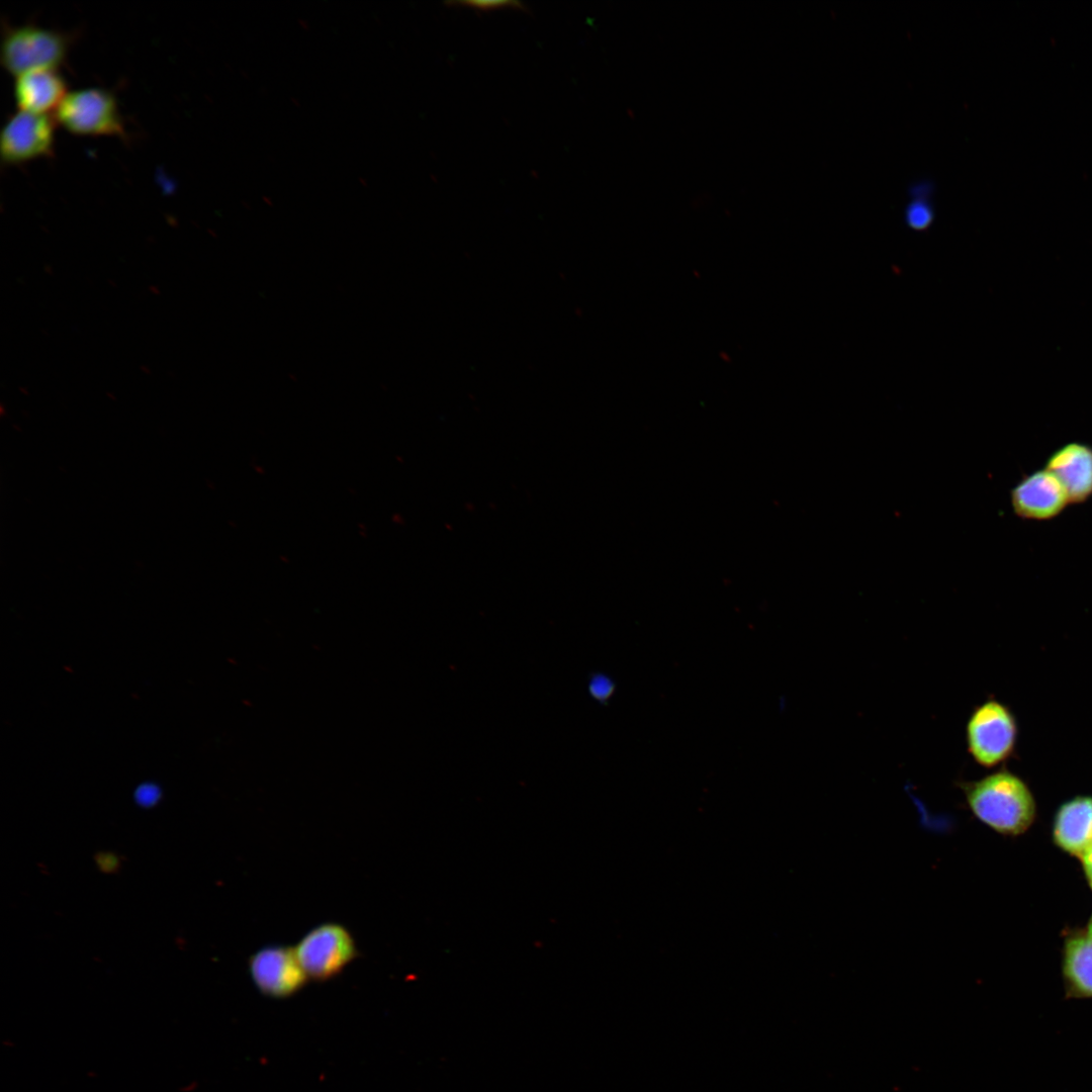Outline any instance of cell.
<instances>
[{"instance_id":"8992f818","label":"cell","mask_w":1092,"mask_h":1092,"mask_svg":"<svg viewBox=\"0 0 1092 1092\" xmlns=\"http://www.w3.org/2000/svg\"><path fill=\"white\" fill-rule=\"evenodd\" d=\"M251 979L265 996L282 999L300 991L309 980L294 946L271 944L259 948L248 961Z\"/></svg>"},{"instance_id":"6da1fadb","label":"cell","mask_w":1092,"mask_h":1092,"mask_svg":"<svg viewBox=\"0 0 1092 1092\" xmlns=\"http://www.w3.org/2000/svg\"><path fill=\"white\" fill-rule=\"evenodd\" d=\"M975 818L996 833L1018 836L1036 817L1034 796L1023 779L1006 768L959 784Z\"/></svg>"},{"instance_id":"5bb4252c","label":"cell","mask_w":1092,"mask_h":1092,"mask_svg":"<svg viewBox=\"0 0 1092 1092\" xmlns=\"http://www.w3.org/2000/svg\"><path fill=\"white\" fill-rule=\"evenodd\" d=\"M615 687L614 680L601 672L593 673L587 684L589 695L600 703H606L612 697Z\"/></svg>"},{"instance_id":"52a82bcc","label":"cell","mask_w":1092,"mask_h":1092,"mask_svg":"<svg viewBox=\"0 0 1092 1092\" xmlns=\"http://www.w3.org/2000/svg\"><path fill=\"white\" fill-rule=\"evenodd\" d=\"M57 121L52 114L18 110L4 124L0 157L4 165H17L53 153Z\"/></svg>"},{"instance_id":"7a4b0ae2","label":"cell","mask_w":1092,"mask_h":1092,"mask_svg":"<svg viewBox=\"0 0 1092 1092\" xmlns=\"http://www.w3.org/2000/svg\"><path fill=\"white\" fill-rule=\"evenodd\" d=\"M73 35L35 24L7 26L0 60L14 77L37 70H57L68 55Z\"/></svg>"},{"instance_id":"4fadbf2b","label":"cell","mask_w":1092,"mask_h":1092,"mask_svg":"<svg viewBox=\"0 0 1092 1092\" xmlns=\"http://www.w3.org/2000/svg\"><path fill=\"white\" fill-rule=\"evenodd\" d=\"M913 198L905 208L904 219L908 228L921 232L927 230L933 222L934 209L925 192H913Z\"/></svg>"},{"instance_id":"8fae6325","label":"cell","mask_w":1092,"mask_h":1092,"mask_svg":"<svg viewBox=\"0 0 1092 1092\" xmlns=\"http://www.w3.org/2000/svg\"><path fill=\"white\" fill-rule=\"evenodd\" d=\"M67 93L66 82L57 70L31 71L15 77L14 99L22 111L55 112Z\"/></svg>"},{"instance_id":"ac0fdd59","label":"cell","mask_w":1092,"mask_h":1092,"mask_svg":"<svg viewBox=\"0 0 1092 1092\" xmlns=\"http://www.w3.org/2000/svg\"><path fill=\"white\" fill-rule=\"evenodd\" d=\"M1088 925L1092 926V916H1091V919H1090Z\"/></svg>"},{"instance_id":"ba28073f","label":"cell","mask_w":1092,"mask_h":1092,"mask_svg":"<svg viewBox=\"0 0 1092 1092\" xmlns=\"http://www.w3.org/2000/svg\"><path fill=\"white\" fill-rule=\"evenodd\" d=\"M1070 503L1061 481L1048 469L1031 473L1011 490V504L1017 516L1045 520L1059 515Z\"/></svg>"},{"instance_id":"3957f363","label":"cell","mask_w":1092,"mask_h":1092,"mask_svg":"<svg viewBox=\"0 0 1092 1092\" xmlns=\"http://www.w3.org/2000/svg\"><path fill=\"white\" fill-rule=\"evenodd\" d=\"M1017 735L1014 714L995 699L977 706L966 725L968 752L974 761L987 768L998 766L1011 756Z\"/></svg>"},{"instance_id":"277c9868","label":"cell","mask_w":1092,"mask_h":1092,"mask_svg":"<svg viewBox=\"0 0 1092 1092\" xmlns=\"http://www.w3.org/2000/svg\"><path fill=\"white\" fill-rule=\"evenodd\" d=\"M294 950L308 979L318 982L339 976L359 956L352 932L334 921L309 929Z\"/></svg>"},{"instance_id":"9a60e30c","label":"cell","mask_w":1092,"mask_h":1092,"mask_svg":"<svg viewBox=\"0 0 1092 1092\" xmlns=\"http://www.w3.org/2000/svg\"><path fill=\"white\" fill-rule=\"evenodd\" d=\"M459 4L463 5V6H468L469 8H472V9L482 10V11L503 9V8H508V7H514V8L518 7L519 8L520 5H521L519 2L506 1V0H503V1H498V0H494V1H490V0H486V1H464V2H459Z\"/></svg>"},{"instance_id":"5b68a950","label":"cell","mask_w":1092,"mask_h":1092,"mask_svg":"<svg viewBox=\"0 0 1092 1092\" xmlns=\"http://www.w3.org/2000/svg\"><path fill=\"white\" fill-rule=\"evenodd\" d=\"M61 126L78 135L125 136L116 98L109 90L86 88L68 92L54 112Z\"/></svg>"},{"instance_id":"2e32d148","label":"cell","mask_w":1092,"mask_h":1092,"mask_svg":"<svg viewBox=\"0 0 1092 1092\" xmlns=\"http://www.w3.org/2000/svg\"><path fill=\"white\" fill-rule=\"evenodd\" d=\"M135 796L139 803L149 806L158 800L160 794L156 786L147 784L136 790Z\"/></svg>"},{"instance_id":"30bf717a","label":"cell","mask_w":1092,"mask_h":1092,"mask_svg":"<svg viewBox=\"0 0 1092 1092\" xmlns=\"http://www.w3.org/2000/svg\"><path fill=\"white\" fill-rule=\"evenodd\" d=\"M1065 487L1070 503H1081L1092 494V448L1070 443L1057 450L1046 468Z\"/></svg>"},{"instance_id":"e0dca14e","label":"cell","mask_w":1092,"mask_h":1092,"mask_svg":"<svg viewBox=\"0 0 1092 1092\" xmlns=\"http://www.w3.org/2000/svg\"><path fill=\"white\" fill-rule=\"evenodd\" d=\"M1079 859L1082 864L1084 877L1088 885L1092 889V846L1085 853H1083L1079 857Z\"/></svg>"},{"instance_id":"9c48e42d","label":"cell","mask_w":1092,"mask_h":1092,"mask_svg":"<svg viewBox=\"0 0 1092 1092\" xmlns=\"http://www.w3.org/2000/svg\"><path fill=\"white\" fill-rule=\"evenodd\" d=\"M1052 836L1068 854L1080 857L1092 846V796L1080 795L1060 805L1055 813Z\"/></svg>"},{"instance_id":"7c38bea8","label":"cell","mask_w":1092,"mask_h":1092,"mask_svg":"<svg viewBox=\"0 0 1092 1092\" xmlns=\"http://www.w3.org/2000/svg\"><path fill=\"white\" fill-rule=\"evenodd\" d=\"M1062 974L1068 997L1092 998V926L1066 938Z\"/></svg>"}]
</instances>
